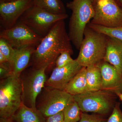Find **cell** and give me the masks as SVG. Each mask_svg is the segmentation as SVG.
I'll list each match as a JSON object with an SVG mask.
<instances>
[{"mask_svg": "<svg viewBox=\"0 0 122 122\" xmlns=\"http://www.w3.org/2000/svg\"><path fill=\"white\" fill-rule=\"evenodd\" d=\"M86 72V67H82L68 83L64 90L73 96L89 92Z\"/></svg>", "mask_w": 122, "mask_h": 122, "instance_id": "e0dca14e", "label": "cell"}, {"mask_svg": "<svg viewBox=\"0 0 122 122\" xmlns=\"http://www.w3.org/2000/svg\"><path fill=\"white\" fill-rule=\"evenodd\" d=\"M92 24L109 28L122 26V9L114 0H98Z\"/></svg>", "mask_w": 122, "mask_h": 122, "instance_id": "30bf717a", "label": "cell"}, {"mask_svg": "<svg viewBox=\"0 0 122 122\" xmlns=\"http://www.w3.org/2000/svg\"><path fill=\"white\" fill-rule=\"evenodd\" d=\"M82 67L76 59L64 67L60 68L55 67L50 77L46 80L45 86L64 90Z\"/></svg>", "mask_w": 122, "mask_h": 122, "instance_id": "7c38bea8", "label": "cell"}, {"mask_svg": "<svg viewBox=\"0 0 122 122\" xmlns=\"http://www.w3.org/2000/svg\"><path fill=\"white\" fill-rule=\"evenodd\" d=\"M86 76L89 91L101 90L102 78L100 69L97 65L86 67Z\"/></svg>", "mask_w": 122, "mask_h": 122, "instance_id": "ac0fdd59", "label": "cell"}, {"mask_svg": "<svg viewBox=\"0 0 122 122\" xmlns=\"http://www.w3.org/2000/svg\"><path fill=\"white\" fill-rule=\"evenodd\" d=\"M119 103H116L107 122H122V112Z\"/></svg>", "mask_w": 122, "mask_h": 122, "instance_id": "d4e9b609", "label": "cell"}, {"mask_svg": "<svg viewBox=\"0 0 122 122\" xmlns=\"http://www.w3.org/2000/svg\"><path fill=\"white\" fill-rule=\"evenodd\" d=\"M88 26L92 29L122 42V26L113 28L105 27L90 22Z\"/></svg>", "mask_w": 122, "mask_h": 122, "instance_id": "44dd1931", "label": "cell"}, {"mask_svg": "<svg viewBox=\"0 0 122 122\" xmlns=\"http://www.w3.org/2000/svg\"><path fill=\"white\" fill-rule=\"evenodd\" d=\"M116 96L111 92L100 90L73 96L82 112H92L103 115L113 110Z\"/></svg>", "mask_w": 122, "mask_h": 122, "instance_id": "5b68a950", "label": "cell"}, {"mask_svg": "<svg viewBox=\"0 0 122 122\" xmlns=\"http://www.w3.org/2000/svg\"><path fill=\"white\" fill-rule=\"evenodd\" d=\"M66 7L72 13L69 25V34L73 45L79 50L85 29L95 15L93 0H73Z\"/></svg>", "mask_w": 122, "mask_h": 122, "instance_id": "7a4b0ae2", "label": "cell"}, {"mask_svg": "<svg viewBox=\"0 0 122 122\" xmlns=\"http://www.w3.org/2000/svg\"><path fill=\"white\" fill-rule=\"evenodd\" d=\"M46 122H64L63 111L46 118Z\"/></svg>", "mask_w": 122, "mask_h": 122, "instance_id": "484cf974", "label": "cell"}, {"mask_svg": "<svg viewBox=\"0 0 122 122\" xmlns=\"http://www.w3.org/2000/svg\"><path fill=\"white\" fill-rule=\"evenodd\" d=\"M8 62H10L7 58L2 53L0 52V64H3Z\"/></svg>", "mask_w": 122, "mask_h": 122, "instance_id": "4316f807", "label": "cell"}, {"mask_svg": "<svg viewBox=\"0 0 122 122\" xmlns=\"http://www.w3.org/2000/svg\"><path fill=\"white\" fill-rule=\"evenodd\" d=\"M33 5L54 14L66 13L65 8L61 0H33Z\"/></svg>", "mask_w": 122, "mask_h": 122, "instance_id": "d6986e66", "label": "cell"}, {"mask_svg": "<svg viewBox=\"0 0 122 122\" xmlns=\"http://www.w3.org/2000/svg\"><path fill=\"white\" fill-rule=\"evenodd\" d=\"M36 46H29L15 49V53L11 64V75L20 76L30 63Z\"/></svg>", "mask_w": 122, "mask_h": 122, "instance_id": "5bb4252c", "label": "cell"}, {"mask_svg": "<svg viewBox=\"0 0 122 122\" xmlns=\"http://www.w3.org/2000/svg\"><path fill=\"white\" fill-rule=\"evenodd\" d=\"M71 42L65 20L59 21L36 47L30 65L36 69L46 67V72L52 69L61 53L66 51L71 55L73 54Z\"/></svg>", "mask_w": 122, "mask_h": 122, "instance_id": "6da1fadb", "label": "cell"}, {"mask_svg": "<svg viewBox=\"0 0 122 122\" xmlns=\"http://www.w3.org/2000/svg\"><path fill=\"white\" fill-rule=\"evenodd\" d=\"M71 55L70 53L66 51L61 53L56 60L55 67L62 68L74 61L75 59L71 58Z\"/></svg>", "mask_w": 122, "mask_h": 122, "instance_id": "603a6c76", "label": "cell"}, {"mask_svg": "<svg viewBox=\"0 0 122 122\" xmlns=\"http://www.w3.org/2000/svg\"><path fill=\"white\" fill-rule=\"evenodd\" d=\"M100 69L102 82L101 90L117 95L122 93V77L116 68L104 60L97 65Z\"/></svg>", "mask_w": 122, "mask_h": 122, "instance_id": "4fadbf2b", "label": "cell"}, {"mask_svg": "<svg viewBox=\"0 0 122 122\" xmlns=\"http://www.w3.org/2000/svg\"><path fill=\"white\" fill-rule=\"evenodd\" d=\"M0 122H15L12 118H0Z\"/></svg>", "mask_w": 122, "mask_h": 122, "instance_id": "83f0119b", "label": "cell"}, {"mask_svg": "<svg viewBox=\"0 0 122 122\" xmlns=\"http://www.w3.org/2000/svg\"><path fill=\"white\" fill-rule=\"evenodd\" d=\"M67 14H56L33 5L20 18V21L44 37L59 21L67 18Z\"/></svg>", "mask_w": 122, "mask_h": 122, "instance_id": "ba28073f", "label": "cell"}, {"mask_svg": "<svg viewBox=\"0 0 122 122\" xmlns=\"http://www.w3.org/2000/svg\"><path fill=\"white\" fill-rule=\"evenodd\" d=\"M0 38L7 41L15 49L29 46L37 47L43 38L20 21L10 28L1 31Z\"/></svg>", "mask_w": 122, "mask_h": 122, "instance_id": "9c48e42d", "label": "cell"}, {"mask_svg": "<svg viewBox=\"0 0 122 122\" xmlns=\"http://www.w3.org/2000/svg\"><path fill=\"white\" fill-rule=\"evenodd\" d=\"M107 120L100 115L89 114L82 112L79 122H107Z\"/></svg>", "mask_w": 122, "mask_h": 122, "instance_id": "cb8c5ba5", "label": "cell"}, {"mask_svg": "<svg viewBox=\"0 0 122 122\" xmlns=\"http://www.w3.org/2000/svg\"><path fill=\"white\" fill-rule=\"evenodd\" d=\"M98 0H93V2L94 5L96 4L97 1H98Z\"/></svg>", "mask_w": 122, "mask_h": 122, "instance_id": "1f68e13d", "label": "cell"}, {"mask_svg": "<svg viewBox=\"0 0 122 122\" xmlns=\"http://www.w3.org/2000/svg\"><path fill=\"white\" fill-rule=\"evenodd\" d=\"M0 52L7 58L11 65L14 58L15 49L6 40L0 38Z\"/></svg>", "mask_w": 122, "mask_h": 122, "instance_id": "7402d4cb", "label": "cell"}, {"mask_svg": "<svg viewBox=\"0 0 122 122\" xmlns=\"http://www.w3.org/2000/svg\"><path fill=\"white\" fill-rule=\"evenodd\" d=\"M107 37L87 25L76 60L83 67L98 64L104 59Z\"/></svg>", "mask_w": 122, "mask_h": 122, "instance_id": "3957f363", "label": "cell"}, {"mask_svg": "<svg viewBox=\"0 0 122 122\" xmlns=\"http://www.w3.org/2000/svg\"><path fill=\"white\" fill-rule=\"evenodd\" d=\"M103 60L114 66L122 77V41L107 37L106 50Z\"/></svg>", "mask_w": 122, "mask_h": 122, "instance_id": "9a60e30c", "label": "cell"}, {"mask_svg": "<svg viewBox=\"0 0 122 122\" xmlns=\"http://www.w3.org/2000/svg\"><path fill=\"white\" fill-rule=\"evenodd\" d=\"M82 112L78 104L74 100L63 110L64 122H79Z\"/></svg>", "mask_w": 122, "mask_h": 122, "instance_id": "ffe728a7", "label": "cell"}, {"mask_svg": "<svg viewBox=\"0 0 122 122\" xmlns=\"http://www.w3.org/2000/svg\"><path fill=\"white\" fill-rule=\"evenodd\" d=\"M0 80V117L12 118L23 103L20 76L11 75Z\"/></svg>", "mask_w": 122, "mask_h": 122, "instance_id": "277c9868", "label": "cell"}, {"mask_svg": "<svg viewBox=\"0 0 122 122\" xmlns=\"http://www.w3.org/2000/svg\"><path fill=\"white\" fill-rule=\"evenodd\" d=\"M117 96H118L119 97V98L122 102V93L119 94Z\"/></svg>", "mask_w": 122, "mask_h": 122, "instance_id": "4dcf8cb0", "label": "cell"}, {"mask_svg": "<svg viewBox=\"0 0 122 122\" xmlns=\"http://www.w3.org/2000/svg\"><path fill=\"white\" fill-rule=\"evenodd\" d=\"M46 68H29L20 75L22 86V103L30 108H36L38 97L45 86Z\"/></svg>", "mask_w": 122, "mask_h": 122, "instance_id": "8992f818", "label": "cell"}, {"mask_svg": "<svg viewBox=\"0 0 122 122\" xmlns=\"http://www.w3.org/2000/svg\"><path fill=\"white\" fill-rule=\"evenodd\" d=\"M118 5L122 9V0H114Z\"/></svg>", "mask_w": 122, "mask_h": 122, "instance_id": "f1b7e54d", "label": "cell"}, {"mask_svg": "<svg viewBox=\"0 0 122 122\" xmlns=\"http://www.w3.org/2000/svg\"><path fill=\"white\" fill-rule=\"evenodd\" d=\"M33 5V0H17L0 3V20L4 29L10 28Z\"/></svg>", "mask_w": 122, "mask_h": 122, "instance_id": "8fae6325", "label": "cell"}, {"mask_svg": "<svg viewBox=\"0 0 122 122\" xmlns=\"http://www.w3.org/2000/svg\"><path fill=\"white\" fill-rule=\"evenodd\" d=\"M15 122H46V118L36 108L26 106L22 103L12 117Z\"/></svg>", "mask_w": 122, "mask_h": 122, "instance_id": "2e32d148", "label": "cell"}, {"mask_svg": "<svg viewBox=\"0 0 122 122\" xmlns=\"http://www.w3.org/2000/svg\"><path fill=\"white\" fill-rule=\"evenodd\" d=\"M74 100L65 90L45 86L37 99L36 108L46 118L63 111Z\"/></svg>", "mask_w": 122, "mask_h": 122, "instance_id": "52a82bcc", "label": "cell"}, {"mask_svg": "<svg viewBox=\"0 0 122 122\" xmlns=\"http://www.w3.org/2000/svg\"><path fill=\"white\" fill-rule=\"evenodd\" d=\"M16 0H0V3L11 2Z\"/></svg>", "mask_w": 122, "mask_h": 122, "instance_id": "f546056e", "label": "cell"}]
</instances>
